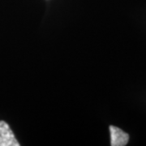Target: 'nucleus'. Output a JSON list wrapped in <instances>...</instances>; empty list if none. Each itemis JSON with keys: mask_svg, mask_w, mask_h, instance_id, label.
<instances>
[{"mask_svg": "<svg viewBox=\"0 0 146 146\" xmlns=\"http://www.w3.org/2000/svg\"><path fill=\"white\" fill-rule=\"evenodd\" d=\"M20 145L9 125L4 121H0V146Z\"/></svg>", "mask_w": 146, "mask_h": 146, "instance_id": "f257e3e1", "label": "nucleus"}, {"mask_svg": "<svg viewBox=\"0 0 146 146\" xmlns=\"http://www.w3.org/2000/svg\"><path fill=\"white\" fill-rule=\"evenodd\" d=\"M110 145L125 146L129 141V135L122 129L115 126H110Z\"/></svg>", "mask_w": 146, "mask_h": 146, "instance_id": "f03ea898", "label": "nucleus"}]
</instances>
